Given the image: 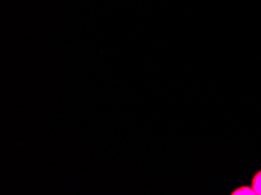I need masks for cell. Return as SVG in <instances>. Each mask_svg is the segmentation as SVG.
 <instances>
[{
    "mask_svg": "<svg viewBox=\"0 0 261 195\" xmlns=\"http://www.w3.org/2000/svg\"><path fill=\"white\" fill-rule=\"evenodd\" d=\"M231 195H256V193L252 186H240L233 190Z\"/></svg>",
    "mask_w": 261,
    "mask_h": 195,
    "instance_id": "1",
    "label": "cell"
},
{
    "mask_svg": "<svg viewBox=\"0 0 261 195\" xmlns=\"http://www.w3.org/2000/svg\"><path fill=\"white\" fill-rule=\"evenodd\" d=\"M252 187L254 188L256 195H261V170L252 178Z\"/></svg>",
    "mask_w": 261,
    "mask_h": 195,
    "instance_id": "2",
    "label": "cell"
}]
</instances>
